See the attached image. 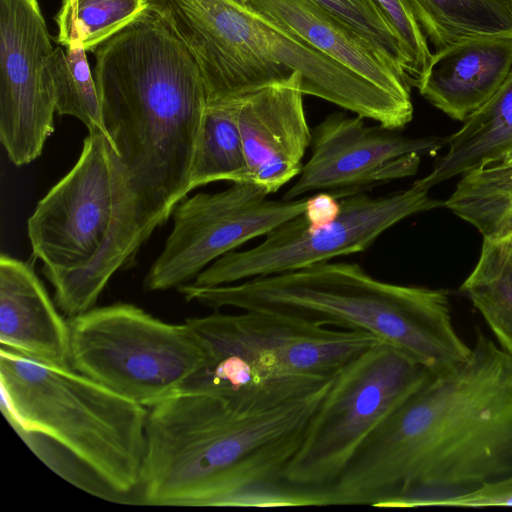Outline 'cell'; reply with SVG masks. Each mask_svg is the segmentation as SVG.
Instances as JSON below:
<instances>
[{
    "instance_id": "cb8c5ba5",
    "label": "cell",
    "mask_w": 512,
    "mask_h": 512,
    "mask_svg": "<svg viewBox=\"0 0 512 512\" xmlns=\"http://www.w3.org/2000/svg\"><path fill=\"white\" fill-rule=\"evenodd\" d=\"M144 8V0H62L55 17L56 41L65 48L81 43L93 52Z\"/></svg>"
},
{
    "instance_id": "83f0119b",
    "label": "cell",
    "mask_w": 512,
    "mask_h": 512,
    "mask_svg": "<svg viewBox=\"0 0 512 512\" xmlns=\"http://www.w3.org/2000/svg\"><path fill=\"white\" fill-rule=\"evenodd\" d=\"M341 210L340 196L335 192H320L308 196L304 218L311 226H320L335 219Z\"/></svg>"
},
{
    "instance_id": "484cf974",
    "label": "cell",
    "mask_w": 512,
    "mask_h": 512,
    "mask_svg": "<svg viewBox=\"0 0 512 512\" xmlns=\"http://www.w3.org/2000/svg\"><path fill=\"white\" fill-rule=\"evenodd\" d=\"M396 34L409 64V83L418 88L432 54L410 0H373Z\"/></svg>"
},
{
    "instance_id": "9a60e30c",
    "label": "cell",
    "mask_w": 512,
    "mask_h": 512,
    "mask_svg": "<svg viewBox=\"0 0 512 512\" xmlns=\"http://www.w3.org/2000/svg\"><path fill=\"white\" fill-rule=\"evenodd\" d=\"M512 71V35H483L451 43L432 54L418 90L434 107L467 120Z\"/></svg>"
},
{
    "instance_id": "d6986e66",
    "label": "cell",
    "mask_w": 512,
    "mask_h": 512,
    "mask_svg": "<svg viewBox=\"0 0 512 512\" xmlns=\"http://www.w3.org/2000/svg\"><path fill=\"white\" fill-rule=\"evenodd\" d=\"M444 206L483 239L512 236V154L461 175Z\"/></svg>"
},
{
    "instance_id": "4fadbf2b",
    "label": "cell",
    "mask_w": 512,
    "mask_h": 512,
    "mask_svg": "<svg viewBox=\"0 0 512 512\" xmlns=\"http://www.w3.org/2000/svg\"><path fill=\"white\" fill-rule=\"evenodd\" d=\"M365 118L328 115L312 129L311 155L303 164L285 200L314 191H332L342 198L376 183L416 174L421 156L434 154L444 141L437 137L401 136Z\"/></svg>"
},
{
    "instance_id": "e0dca14e",
    "label": "cell",
    "mask_w": 512,
    "mask_h": 512,
    "mask_svg": "<svg viewBox=\"0 0 512 512\" xmlns=\"http://www.w3.org/2000/svg\"><path fill=\"white\" fill-rule=\"evenodd\" d=\"M1 347L39 361L70 363V327L34 270L9 255L0 257Z\"/></svg>"
},
{
    "instance_id": "6da1fadb",
    "label": "cell",
    "mask_w": 512,
    "mask_h": 512,
    "mask_svg": "<svg viewBox=\"0 0 512 512\" xmlns=\"http://www.w3.org/2000/svg\"><path fill=\"white\" fill-rule=\"evenodd\" d=\"M512 473V356L477 329L470 357L431 377L363 443L331 505L382 507L413 489L467 490Z\"/></svg>"
},
{
    "instance_id": "52a82bcc",
    "label": "cell",
    "mask_w": 512,
    "mask_h": 512,
    "mask_svg": "<svg viewBox=\"0 0 512 512\" xmlns=\"http://www.w3.org/2000/svg\"><path fill=\"white\" fill-rule=\"evenodd\" d=\"M186 322L204 359L180 391L214 393L244 411L272 409L314 392L381 342L366 331L262 311L215 312Z\"/></svg>"
},
{
    "instance_id": "30bf717a",
    "label": "cell",
    "mask_w": 512,
    "mask_h": 512,
    "mask_svg": "<svg viewBox=\"0 0 512 512\" xmlns=\"http://www.w3.org/2000/svg\"><path fill=\"white\" fill-rule=\"evenodd\" d=\"M332 221L311 226L303 214L265 235L257 246L231 251L215 260L193 283L214 287L298 270L332 258L359 253L393 225L405 218L444 205L429 196L416 180L403 190L373 197L363 191L344 196Z\"/></svg>"
},
{
    "instance_id": "9c48e42d",
    "label": "cell",
    "mask_w": 512,
    "mask_h": 512,
    "mask_svg": "<svg viewBox=\"0 0 512 512\" xmlns=\"http://www.w3.org/2000/svg\"><path fill=\"white\" fill-rule=\"evenodd\" d=\"M433 373L384 341L335 377L284 471L291 485L327 489L369 436Z\"/></svg>"
},
{
    "instance_id": "d4e9b609",
    "label": "cell",
    "mask_w": 512,
    "mask_h": 512,
    "mask_svg": "<svg viewBox=\"0 0 512 512\" xmlns=\"http://www.w3.org/2000/svg\"><path fill=\"white\" fill-rule=\"evenodd\" d=\"M311 1L357 30L405 75L409 83V64L402 46L373 0Z\"/></svg>"
},
{
    "instance_id": "7a4b0ae2",
    "label": "cell",
    "mask_w": 512,
    "mask_h": 512,
    "mask_svg": "<svg viewBox=\"0 0 512 512\" xmlns=\"http://www.w3.org/2000/svg\"><path fill=\"white\" fill-rule=\"evenodd\" d=\"M335 377L268 410H240L203 391H179L151 407L138 503L292 506L284 471Z\"/></svg>"
},
{
    "instance_id": "3957f363",
    "label": "cell",
    "mask_w": 512,
    "mask_h": 512,
    "mask_svg": "<svg viewBox=\"0 0 512 512\" xmlns=\"http://www.w3.org/2000/svg\"><path fill=\"white\" fill-rule=\"evenodd\" d=\"M92 53L106 136L162 225L190 192L208 105L199 66L173 28L146 7Z\"/></svg>"
},
{
    "instance_id": "277c9868",
    "label": "cell",
    "mask_w": 512,
    "mask_h": 512,
    "mask_svg": "<svg viewBox=\"0 0 512 512\" xmlns=\"http://www.w3.org/2000/svg\"><path fill=\"white\" fill-rule=\"evenodd\" d=\"M1 411L35 455L79 489L138 503L148 410L69 366L0 349Z\"/></svg>"
},
{
    "instance_id": "ac0fdd59",
    "label": "cell",
    "mask_w": 512,
    "mask_h": 512,
    "mask_svg": "<svg viewBox=\"0 0 512 512\" xmlns=\"http://www.w3.org/2000/svg\"><path fill=\"white\" fill-rule=\"evenodd\" d=\"M446 142V153L435 161L429 174L417 180L427 189L512 154V71Z\"/></svg>"
},
{
    "instance_id": "5b68a950",
    "label": "cell",
    "mask_w": 512,
    "mask_h": 512,
    "mask_svg": "<svg viewBox=\"0 0 512 512\" xmlns=\"http://www.w3.org/2000/svg\"><path fill=\"white\" fill-rule=\"evenodd\" d=\"M187 302L262 311L323 326L366 331L400 349L433 374L472 352L456 332L447 293L378 280L357 263L324 261L240 283L178 288Z\"/></svg>"
},
{
    "instance_id": "ffe728a7",
    "label": "cell",
    "mask_w": 512,
    "mask_h": 512,
    "mask_svg": "<svg viewBox=\"0 0 512 512\" xmlns=\"http://www.w3.org/2000/svg\"><path fill=\"white\" fill-rule=\"evenodd\" d=\"M240 100L207 105L192 160L190 191L218 181L249 182L238 123Z\"/></svg>"
},
{
    "instance_id": "ba28073f",
    "label": "cell",
    "mask_w": 512,
    "mask_h": 512,
    "mask_svg": "<svg viewBox=\"0 0 512 512\" xmlns=\"http://www.w3.org/2000/svg\"><path fill=\"white\" fill-rule=\"evenodd\" d=\"M68 323L71 366L146 408L177 393L203 364L186 321L166 323L131 304L92 308Z\"/></svg>"
},
{
    "instance_id": "f1b7e54d",
    "label": "cell",
    "mask_w": 512,
    "mask_h": 512,
    "mask_svg": "<svg viewBox=\"0 0 512 512\" xmlns=\"http://www.w3.org/2000/svg\"><path fill=\"white\" fill-rule=\"evenodd\" d=\"M511 3H512V0H511Z\"/></svg>"
},
{
    "instance_id": "603a6c76",
    "label": "cell",
    "mask_w": 512,
    "mask_h": 512,
    "mask_svg": "<svg viewBox=\"0 0 512 512\" xmlns=\"http://www.w3.org/2000/svg\"><path fill=\"white\" fill-rule=\"evenodd\" d=\"M86 50L81 43L57 46L50 57L49 70L54 88L56 113L81 121L88 132L106 135L99 96Z\"/></svg>"
},
{
    "instance_id": "8992f818",
    "label": "cell",
    "mask_w": 512,
    "mask_h": 512,
    "mask_svg": "<svg viewBox=\"0 0 512 512\" xmlns=\"http://www.w3.org/2000/svg\"><path fill=\"white\" fill-rule=\"evenodd\" d=\"M159 226L107 136L89 132L77 162L37 203L27 233L58 307L73 318L93 308Z\"/></svg>"
},
{
    "instance_id": "5bb4252c",
    "label": "cell",
    "mask_w": 512,
    "mask_h": 512,
    "mask_svg": "<svg viewBox=\"0 0 512 512\" xmlns=\"http://www.w3.org/2000/svg\"><path fill=\"white\" fill-rule=\"evenodd\" d=\"M298 72L241 96L238 123L249 182L268 194L299 175L311 144Z\"/></svg>"
},
{
    "instance_id": "7402d4cb",
    "label": "cell",
    "mask_w": 512,
    "mask_h": 512,
    "mask_svg": "<svg viewBox=\"0 0 512 512\" xmlns=\"http://www.w3.org/2000/svg\"><path fill=\"white\" fill-rule=\"evenodd\" d=\"M460 290L512 356V236L483 239L479 259Z\"/></svg>"
},
{
    "instance_id": "44dd1931",
    "label": "cell",
    "mask_w": 512,
    "mask_h": 512,
    "mask_svg": "<svg viewBox=\"0 0 512 512\" xmlns=\"http://www.w3.org/2000/svg\"><path fill=\"white\" fill-rule=\"evenodd\" d=\"M427 40L437 50L462 39L512 35L511 0H410Z\"/></svg>"
},
{
    "instance_id": "2e32d148",
    "label": "cell",
    "mask_w": 512,
    "mask_h": 512,
    "mask_svg": "<svg viewBox=\"0 0 512 512\" xmlns=\"http://www.w3.org/2000/svg\"><path fill=\"white\" fill-rule=\"evenodd\" d=\"M245 5L391 94L411 100L405 75L357 30L311 0H243Z\"/></svg>"
},
{
    "instance_id": "7c38bea8",
    "label": "cell",
    "mask_w": 512,
    "mask_h": 512,
    "mask_svg": "<svg viewBox=\"0 0 512 512\" xmlns=\"http://www.w3.org/2000/svg\"><path fill=\"white\" fill-rule=\"evenodd\" d=\"M53 51L38 0H0V141L16 166L37 159L54 131Z\"/></svg>"
},
{
    "instance_id": "8fae6325",
    "label": "cell",
    "mask_w": 512,
    "mask_h": 512,
    "mask_svg": "<svg viewBox=\"0 0 512 512\" xmlns=\"http://www.w3.org/2000/svg\"><path fill=\"white\" fill-rule=\"evenodd\" d=\"M251 182L232 183L216 193L183 198L173 210L172 230L150 267V291L189 283L218 258L304 213L308 196L272 200Z\"/></svg>"
},
{
    "instance_id": "4316f807",
    "label": "cell",
    "mask_w": 512,
    "mask_h": 512,
    "mask_svg": "<svg viewBox=\"0 0 512 512\" xmlns=\"http://www.w3.org/2000/svg\"><path fill=\"white\" fill-rule=\"evenodd\" d=\"M436 507H512V473L439 500Z\"/></svg>"
}]
</instances>
